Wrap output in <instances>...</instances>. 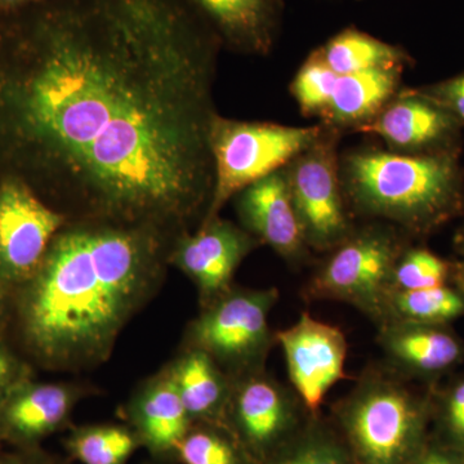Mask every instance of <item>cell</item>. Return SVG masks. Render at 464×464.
Listing matches in <instances>:
<instances>
[{
	"mask_svg": "<svg viewBox=\"0 0 464 464\" xmlns=\"http://www.w3.org/2000/svg\"><path fill=\"white\" fill-rule=\"evenodd\" d=\"M405 70L381 69L357 74L335 72L320 124L353 132L369 123L400 90Z\"/></svg>",
	"mask_w": 464,
	"mask_h": 464,
	"instance_id": "19",
	"label": "cell"
},
{
	"mask_svg": "<svg viewBox=\"0 0 464 464\" xmlns=\"http://www.w3.org/2000/svg\"><path fill=\"white\" fill-rule=\"evenodd\" d=\"M341 136L324 125L319 139L283 168L304 240L319 253L331 252L356 227L342 190Z\"/></svg>",
	"mask_w": 464,
	"mask_h": 464,
	"instance_id": "8",
	"label": "cell"
},
{
	"mask_svg": "<svg viewBox=\"0 0 464 464\" xmlns=\"http://www.w3.org/2000/svg\"><path fill=\"white\" fill-rule=\"evenodd\" d=\"M451 262L423 246H406L393 271V290L436 288L450 284Z\"/></svg>",
	"mask_w": 464,
	"mask_h": 464,
	"instance_id": "26",
	"label": "cell"
},
{
	"mask_svg": "<svg viewBox=\"0 0 464 464\" xmlns=\"http://www.w3.org/2000/svg\"><path fill=\"white\" fill-rule=\"evenodd\" d=\"M85 391L72 383L21 382L0 399V442L14 449H36L60 431Z\"/></svg>",
	"mask_w": 464,
	"mask_h": 464,
	"instance_id": "14",
	"label": "cell"
},
{
	"mask_svg": "<svg viewBox=\"0 0 464 464\" xmlns=\"http://www.w3.org/2000/svg\"><path fill=\"white\" fill-rule=\"evenodd\" d=\"M460 154L406 155L357 148L341 155L351 215L392 225L408 237L435 234L464 215Z\"/></svg>",
	"mask_w": 464,
	"mask_h": 464,
	"instance_id": "3",
	"label": "cell"
},
{
	"mask_svg": "<svg viewBox=\"0 0 464 464\" xmlns=\"http://www.w3.org/2000/svg\"><path fill=\"white\" fill-rule=\"evenodd\" d=\"M215 30L222 48L244 56L273 52L282 27L283 0H190Z\"/></svg>",
	"mask_w": 464,
	"mask_h": 464,
	"instance_id": "17",
	"label": "cell"
},
{
	"mask_svg": "<svg viewBox=\"0 0 464 464\" xmlns=\"http://www.w3.org/2000/svg\"><path fill=\"white\" fill-rule=\"evenodd\" d=\"M176 456L183 464H253L230 433L209 424H194Z\"/></svg>",
	"mask_w": 464,
	"mask_h": 464,
	"instance_id": "25",
	"label": "cell"
},
{
	"mask_svg": "<svg viewBox=\"0 0 464 464\" xmlns=\"http://www.w3.org/2000/svg\"><path fill=\"white\" fill-rule=\"evenodd\" d=\"M454 246L459 253L460 257L464 258V226L457 232L456 237H454Z\"/></svg>",
	"mask_w": 464,
	"mask_h": 464,
	"instance_id": "36",
	"label": "cell"
},
{
	"mask_svg": "<svg viewBox=\"0 0 464 464\" xmlns=\"http://www.w3.org/2000/svg\"><path fill=\"white\" fill-rule=\"evenodd\" d=\"M133 431L155 456L176 453L194 426L167 369L137 391L128 409Z\"/></svg>",
	"mask_w": 464,
	"mask_h": 464,
	"instance_id": "18",
	"label": "cell"
},
{
	"mask_svg": "<svg viewBox=\"0 0 464 464\" xmlns=\"http://www.w3.org/2000/svg\"><path fill=\"white\" fill-rule=\"evenodd\" d=\"M12 295H14V289L0 279V334L5 333V329H7Z\"/></svg>",
	"mask_w": 464,
	"mask_h": 464,
	"instance_id": "33",
	"label": "cell"
},
{
	"mask_svg": "<svg viewBox=\"0 0 464 464\" xmlns=\"http://www.w3.org/2000/svg\"><path fill=\"white\" fill-rule=\"evenodd\" d=\"M240 226L268 246L289 265H301L310 255L293 207L284 169L268 174L234 198Z\"/></svg>",
	"mask_w": 464,
	"mask_h": 464,
	"instance_id": "16",
	"label": "cell"
},
{
	"mask_svg": "<svg viewBox=\"0 0 464 464\" xmlns=\"http://www.w3.org/2000/svg\"><path fill=\"white\" fill-rule=\"evenodd\" d=\"M65 445L70 456L82 464H125L140 440L127 427L101 424L76 429Z\"/></svg>",
	"mask_w": 464,
	"mask_h": 464,
	"instance_id": "24",
	"label": "cell"
},
{
	"mask_svg": "<svg viewBox=\"0 0 464 464\" xmlns=\"http://www.w3.org/2000/svg\"><path fill=\"white\" fill-rule=\"evenodd\" d=\"M0 464H56L45 456L41 448L14 449L8 453L0 451Z\"/></svg>",
	"mask_w": 464,
	"mask_h": 464,
	"instance_id": "32",
	"label": "cell"
},
{
	"mask_svg": "<svg viewBox=\"0 0 464 464\" xmlns=\"http://www.w3.org/2000/svg\"><path fill=\"white\" fill-rule=\"evenodd\" d=\"M276 342L285 357L292 389L308 414H322L329 391L346 378V335L338 326L304 313L293 325L276 332Z\"/></svg>",
	"mask_w": 464,
	"mask_h": 464,
	"instance_id": "13",
	"label": "cell"
},
{
	"mask_svg": "<svg viewBox=\"0 0 464 464\" xmlns=\"http://www.w3.org/2000/svg\"><path fill=\"white\" fill-rule=\"evenodd\" d=\"M316 52L326 66L340 75L381 69L406 70L414 63L404 48L381 41L355 26L341 30Z\"/></svg>",
	"mask_w": 464,
	"mask_h": 464,
	"instance_id": "21",
	"label": "cell"
},
{
	"mask_svg": "<svg viewBox=\"0 0 464 464\" xmlns=\"http://www.w3.org/2000/svg\"><path fill=\"white\" fill-rule=\"evenodd\" d=\"M166 369L192 423L225 430L231 378L206 353L191 347Z\"/></svg>",
	"mask_w": 464,
	"mask_h": 464,
	"instance_id": "20",
	"label": "cell"
},
{
	"mask_svg": "<svg viewBox=\"0 0 464 464\" xmlns=\"http://www.w3.org/2000/svg\"><path fill=\"white\" fill-rule=\"evenodd\" d=\"M450 284L464 299V258L451 262Z\"/></svg>",
	"mask_w": 464,
	"mask_h": 464,
	"instance_id": "35",
	"label": "cell"
},
{
	"mask_svg": "<svg viewBox=\"0 0 464 464\" xmlns=\"http://www.w3.org/2000/svg\"><path fill=\"white\" fill-rule=\"evenodd\" d=\"M431 438L464 453V375L433 389Z\"/></svg>",
	"mask_w": 464,
	"mask_h": 464,
	"instance_id": "27",
	"label": "cell"
},
{
	"mask_svg": "<svg viewBox=\"0 0 464 464\" xmlns=\"http://www.w3.org/2000/svg\"><path fill=\"white\" fill-rule=\"evenodd\" d=\"M377 341L390 368L423 386H438L464 360L463 341L450 324L391 320L378 328Z\"/></svg>",
	"mask_w": 464,
	"mask_h": 464,
	"instance_id": "15",
	"label": "cell"
},
{
	"mask_svg": "<svg viewBox=\"0 0 464 464\" xmlns=\"http://www.w3.org/2000/svg\"><path fill=\"white\" fill-rule=\"evenodd\" d=\"M279 298L277 288L232 286L201 308L186 333V347L206 353L230 378L265 369L277 343L268 319Z\"/></svg>",
	"mask_w": 464,
	"mask_h": 464,
	"instance_id": "7",
	"label": "cell"
},
{
	"mask_svg": "<svg viewBox=\"0 0 464 464\" xmlns=\"http://www.w3.org/2000/svg\"><path fill=\"white\" fill-rule=\"evenodd\" d=\"M433 389H417L389 365L369 366L329 420L355 464H411L431 440Z\"/></svg>",
	"mask_w": 464,
	"mask_h": 464,
	"instance_id": "4",
	"label": "cell"
},
{
	"mask_svg": "<svg viewBox=\"0 0 464 464\" xmlns=\"http://www.w3.org/2000/svg\"><path fill=\"white\" fill-rule=\"evenodd\" d=\"M174 239L149 226L67 222L14 290L5 335L33 366L100 365L163 284Z\"/></svg>",
	"mask_w": 464,
	"mask_h": 464,
	"instance_id": "2",
	"label": "cell"
},
{
	"mask_svg": "<svg viewBox=\"0 0 464 464\" xmlns=\"http://www.w3.org/2000/svg\"><path fill=\"white\" fill-rule=\"evenodd\" d=\"M464 127L420 88H401L355 133L373 134L393 152L444 155L462 152Z\"/></svg>",
	"mask_w": 464,
	"mask_h": 464,
	"instance_id": "12",
	"label": "cell"
},
{
	"mask_svg": "<svg viewBox=\"0 0 464 464\" xmlns=\"http://www.w3.org/2000/svg\"><path fill=\"white\" fill-rule=\"evenodd\" d=\"M261 464H355L331 420L310 415L276 453Z\"/></svg>",
	"mask_w": 464,
	"mask_h": 464,
	"instance_id": "22",
	"label": "cell"
},
{
	"mask_svg": "<svg viewBox=\"0 0 464 464\" xmlns=\"http://www.w3.org/2000/svg\"><path fill=\"white\" fill-rule=\"evenodd\" d=\"M310 415L295 390L275 380L266 369L231 378L225 430L253 464L276 453Z\"/></svg>",
	"mask_w": 464,
	"mask_h": 464,
	"instance_id": "9",
	"label": "cell"
},
{
	"mask_svg": "<svg viewBox=\"0 0 464 464\" xmlns=\"http://www.w3.org/2000/svg\"><path fill=\"white\" fill-rule=\"evenodd\" d=\"M323 130V124L290 127L271 121H237L218 112L209 134L215 188L203 222L218 217L222 208L244 188L285 167L310 148Z\"/></svg>",
	"mask_w": 464,
	"mask_h": 464,
	"instance_id": "6",
	"label": "cell"
},
{
	"mask_svg": "<svg viewBox=\"0 0 464 464\" xmlns=\"http://www.w3.org/2000/svg\"><path fill=\"white\" fill-rule=\"evenodd\" d=\"M261 246L246 228L218 216L179 235L168 262L191 280L204 308L234 286L241 262Z\"/></svg>",
	"mask_w": 464,
	"mask_h": 464,
	"instance_id": "11",
	"label": "cell"
},
{
	"mask_svg": "<svg viewBox=\"0 0 464 464\" xmlns=\"http://www.w3.org/2000/svg\"><path fill=\"white\" fill-rule=\"evenodd\" d=\"M5 36L0 157L69 221L199 227L221 42L190 0H43Z\"/></svg>",
	"mask_w": 464,
	"mask_h": 464,
	"instance_id": "1",
	"label": "cell"
},
{
	"mask_svg": "<svg viewBox=\"0 0 464 464\" xmlns=\"http://www.w3.org/2000/svg\"><path fill=\"white\" fill-rule=\"evenodd\" d=\"M42 2L43 0H0V11L5 14H14Z\"/></svg>",
	"mask_w": 464,
	"mask_h": 464,
	"instance_id": "34",
	"label": "cell"
},
{
	"mask_svg": "<svg viewBox=\"0 0 464 464\" xmlns=\"http://www.w3.org/2000/svg\"><path fill=\"white\" fill-rule=\"evenodd\" d=\"M464 315V299L451 284L436 288L393 290L389 302L391 320L450 324Z\"/></svg>",
	"mask_w": 464,
	"mask_h": 464,
	"instance_id": "23",
	"label": "cell"
},
{
	"mask_svg": "<svg viewBox=\"0 0 464 464\" xmlns=\"http://www.w3.org/2000/svg\"><path fill=\"white\" fill-rule=\"evenodd\" d=\"M34 366L18 353L5 333L0 334V399L21 382L33 377Z\"/></svg>",
	"mask_w": 464,
	"mask_h": 464,
	"instance_id": "29",
	"label": "cell"
},
{
	"mask_svg": "<svg viewBox=\"0 0 464 464\" xmlns=\"http://www.w3.org/2000/svg\"><path fill=\"white\" fill-rule=\"evenodd\" d=\"M334 74L316 50L308 54L290 84V93L302 114L319 119L328 102Z\"/></svg>",
	"mask_w": 464,
	"mask_h": 464,
	"instance_id": "28",
	"label": "cell"
},
{
	"mask_svg": "<svg viewBox=\"0 0 464 464\" xmlns=\"http://www.w3.org/2000/svg\"><path fill=\"white\" fill-rule=\"evenodd\" d=\"M2 445H3L2 442H0V448H2Z\"/></svg>",
	"mask_w": 464,
	"mask_h": 464,
	"instance_id": "37",
	"label": "cell"
},
{
	"mask_svg": "<svg viewBox=\"0 0 464 464\" xmlns=\"http://www.w3.org/2000/svg\"><path fill=\"white\" fill-rule=\"evenodd\" d=\"M427 96L448 109L464 127V76L462 72L438 83L420 87Z\"/></svg>",
	"mask_w": 464,
	"mask_h": 464,
	"instance_id": "30",
	"label": "cell"
},
{
	"mask_svg": "<svg viewBox=\"0 0 464 464\" xmlns=\"http://www.w3.org/2000/svg\"><path fill=\"white\" fill-rule=\"evenodd\" d=\"M408 246V237L392 225L373 221L355 227L328 253L304 286V297L343 302L380 328L390 320L393 271Z\"/></svg>",
	"mask_w": 464,
	"mask_h": 464,
	"instance_id": "5",
	"label": "cell"
},
{
	"mask_svg": "<svg viewBox=\"0 0 464 464\" xmlns=\"http://www.w3.org/2000/svg\"><path fill=\"white\" fill-rule=\"evenodd\" d=\"M462 74H463V76H464V72H462Z\"/></svg>",
	"mask_w": 464,
	"mask_h": 464,
	"instance_id": "38",
	"label": "cell"
},
{
	"mask_svg": "<svg viewBox=\"0 0 464 464\" xmlns=\"http://www.w3.org/2000/svg\"><path fill=\"white\" fill-rule=\"evenodd\" d=\"M69 222L23 179H0V279L12 289L39 267L52 240Z\"/></svg>",
	"mask_w": 464,
	"mask_h": 464,
	"instance_id": "10",
	"label": "cell"
},
{
	"mask_svg": "<svg viewBox=\"0 0 464 464\" xmlns=\"http://www.w3.org/2000/svg\"><path fill=\"white\" fill-rule=\"evenodd\" d=\"M411 464H464V453L431 438L423 453Z\"/></svg>",
	"mask_w": 464,
	"mask_h": 464,
	"instance_id": "31",
	"label": "cell"
}]
</instances>
